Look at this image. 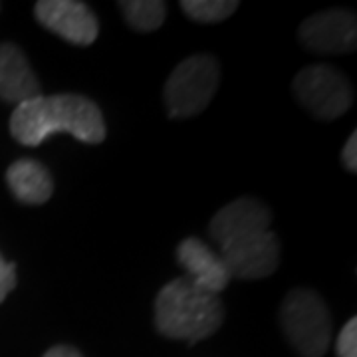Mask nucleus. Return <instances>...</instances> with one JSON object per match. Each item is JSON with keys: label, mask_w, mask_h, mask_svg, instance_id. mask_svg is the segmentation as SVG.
<instances>
[{"label": "nucleus", "mask_w": 357, "mask_h": 357, "mask_svg": "<svg viewBox=\"0 0 357 357\" xmlns=\"http://www.w3.org/2000/svg\"><path fill=\"white\" fill-rule=\"evenodd\" d=\"M270 222L272 213L260 199L241 197L218 211L208 225V232L222 250L227 246L266 232L270 230Z\"/></svg>", "instance_id": "nucleus-6"}, {"label": "nucleus", "mask_w": 357, "mask_h": 357, "mask_svg": "<svg viewBox=\"0 0 357 357\" xmlns=\"http://www.w3.org/2000/svg\"><path fill=\"white\" fill-rule=\"evenodd\" d=\"M117 6L133 30L153 32L165 22L167 4L163 0H121Z\"/></svg>", "instance_id": "nucleus-13"}, {"label": "nucleus", "mask_w": 357, "mask_h": 357, "mask_svg": "<svg viewBox=\"0 0 357 357\" xmlns=\"http://www.w3.org/2000/svg\"><path fill=\"white\" fill-rule=\"evenodd\" d=\"M6 183L13 195L24 204H44L54 192L50 171L34 159H18L6 171Z\"/></svg>", "instance_id": "nucleus-12"}, {"label": "nucleus", "mask_w": 357, "mask_h": 357, "mask_svg": "<svg viewBox=\"0 0 357 357\" xmlns=\"http://www.w3.org/2000/svg\"><path fill=\"white\" fill-rule=\"evenodd\" d=\"M282 332L302 357H324L332 344V316L321 296L292 290L280 307Z\"/></svg>", "instance_id": "nucleus-3"}, {"label": "nucleus", "mask_w": 357, "mask_h": 357, "mask_svg": "<svg viewBox=\"0 0 357 357\" xmlns=\"http://www.w3.org/2000/svg\"><path fill=\"white\" fill-rule=\"evenodd\" d=\"M34 16L44 28L76 46L93 44L100 34V22L86 2L40 0L34 6Z\"/></svg>", "instance_id": "nucleus-8"}, {"label": "nucleus", "mask_w": 357, "mask_h": 357, "mask_svg": "<svg viewBox=\"0 0 357 357\" xmlns=\"http://www.w3.org/2000/svg\"><path fill=\"white\" fill-rule=\"evenodd\" d=\"M14 286H16V266L0 256V304L13 292Z\"/></svg>", "instance_id": "nucleus-16"}, {"label": "nucleus", "mask_w": 357, "mask_h": 357, "mask_svg": "<svg viewBox=\"0 0 357 357\" xmlns=\"http://www.w3.org/2000/svg\"><path fill=\"white\" fill-rule=\"evenodd\" d=\"M183 13L199 24H217L236 13V0H183Z\"/></svg>", "instance_id": "nucleus-14"}, {"label": "nucleus", "mask_w": 357, "mask_h": 357, "mask_svg": "<svg viewBox=\"0 0 357 357\" xmlns=\"http://www.w3.org/2000/svg\"><path fill=\"white\" fill-rule=\"evenodd\" d=\"M280 241L272 230L220 250V260L227 266L229 276L238 280L268 278L280 266Z\"/></svg>", "instance_id": "nucleus-7"}, {"label": "nucleus", "mask_w": 357, "mask_h": 357, "mask_svg": "<svg viewBox=\"0 0 357 357\" xmlns=\"http://www.w3.org/2000/svg\"><path fill=\"white\" fill-rule=\"evenodd\" d=\"M294 93L310 114L324 121L337 119L351 107L354 91L347 77L332 66H307L294 77Z\"/></svg>", "instance_id": "nucleus-5"}, {"label": "nucleus", "mask_w": 357, "mask_h": 357, "mask_svg": "<svg viewBox=\"0 0 357 357\" xmlns=\"http://www.w3.org/2000/svg\"><path fill=\"white\" fill-rule=\"evenodd\" d=\"M10 133L26 147H38L54 133H70L77 141L98 145L105 139V121L96 103L79 93L38 96L16 105Z\"/></svg>", "instance_id": "nucleus-1"}, {"label": "nucleus", "mask_w": 357, "mask_h": 357, "mask_svg": "<svg viewBox=\"0 0 357 357\" xmlns=\"http://www.w3.org/2000/svg\"><path fill=\"white\" fill-rule=\"evenodd\" d=\"M307 50L319 54H345L357 46L356 14L344 8H330L310 16L298 32Z\"/></svg>", "instance_id": "nucleus-9"}, {"label": "nucleus", "mask_w": 357, "mask_h": 357, "mask_svg": "<svg viewBox=\"0 0 357 357\" xmlns=\"http://www.w3.org/2000/svg\"><path fill=\"white\" fill-rule=\"evenodd\" d=\"M42 357H82V354L72 345H54Z\"/></svg>", "instance_id": "nucleus-18"}, {"label": "nucleus", "mask_w": 357, "mask_h": 357, "mask_svg": "<svg viewBox=\"0 0 357 357\" xmlns=\"http://www.w3.org/2000/svg\"><path fill=\"white\" fill-rule=\"evenodd\" d=\"M337 357H357V318H351L337 335L335 342Z\"/></svg>", "instance_id": "nucleus-15"}, {"label": "nucleus", "mask_w": 357, "mask_h": 357, "mask_svg": "<svg viewBox=\"0 0 357 357\" xmlns=\"http://www.w3.org/2000/svg\"><path fill=\"white\" fill-rule=\"evenodd\" d=\"M342 159H344V165L347 171L356 173L357 171V133L354 131L349 135V139L345 143L344 151H342Z\"/></svg>", "instance_id": "nucleus-17"}, {"label": "nucleus", "mask_w": 357, "mask_h": 357, "mask_svg": "<svg viewBox=\"0 0 357 357\" xmlns=\"http://www.w3.org/2000/svg\"><path fill=\"white\" fill-rule=\"evenodd\" d=\"M222 319V300L199 290L187 278L171 280L155 298V328L169 340L197 344L217 332Z\"/></svg>", "instance_id": "nucleus-2"}, {"label": "nucleus", "mask_w": 357, "mask_h": 357, "mask_svg": "<svg viewBox=\"0 0 357 357\" xmlns=\"http://www.w3.org/2000/svg\"><path fill=\"white\" fill-rule=\"evenodd\" d=\"M42 96L36 74L26 60L24 52L13 42L0 44V100L20 103Z\"/></svg>", "instance_id": "nucleus-11"}, {"label": "nucleus", "mask_w": 357, "mask_h": 357, "mask_svg": "<svg viewBox=\"0 0 357 357\" xmlns=\"http://www.w3.org/2000/svg\"><path fill=\"white\" fill-rule=\"evenodd\" d=\"M177 262L185 268L187 280L206 294L218 296L229 286L230 276L220 256L215 255L201 238H185L177 246Z\"/></svg>", "instance_id": "nucleus-10"}, {"label": "nucleus", "mask_w": 357, "mask_h": 357, "mask_svg": "<svg viewBox=\"0 0 357 357\" xmlns=\"http://www.w3.org/2000/svg\"><path fill=\"white\" fill-rule=\"evenodd\" d=\"M220 84V64L211 54H195L183 60L167 79L165 107L171 119L201 114Z\"/></svg>", "instance_id": "nucleus-4"}]
</instances>
